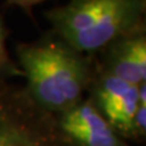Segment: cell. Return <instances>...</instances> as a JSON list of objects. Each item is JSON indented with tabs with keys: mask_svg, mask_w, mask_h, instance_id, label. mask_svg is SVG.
<instances>
[{
	"mask_svg": "<svg viewBox=\"0 0 146 146\" xmlns=\"http://www.w3.org/2000/svg\"><path fill=\"white\" fill-rule=\"evenodd\" d=\"M23 88L39 108L56 116L82 101L94 73V57L48 31L15 46Z\"/></svg>",
	"mask_w": 146,
	"mask_h": 146,
	"instance_id": "obj_1",
	"label": "cell"
},
{
	"mask_svg": "<svg viewBox=\"0 0 146 146\" xmlns=\"http://www.w3.org/2000/svg\"><path fill=\"white\" fill-rule=\"evenodd\" d=\"M45 17L51 32L94 55L119 38L146 32V0H68Z\"/></svg>",
	"mask_w": 146,
	"mask_h": 146,
	"instance_id": "obj_2",
	"label": "cell"
},
{
	"mask_svg": "<svg viewBox=\"0 0 146 146\" xmlns=\"http://www.w3.org/2000/svg\"><path fill=\"white\" fill-rule=\"evenodd\" d=\"M0 146H71L56 118L39 108L23 85L0 78Z\"/></svg>",
	"mask_w": 146,
	"mask_h": 146,
	"instance_id": "obj_3",
	"label": "cell"
},
{
	"mask_svg": "<svg viewBox=\"0 0 146 146\" xmlns=\"http://www.w3.org/2000/svg\"><path fill=\"white\" fill-rule=\"evenodd\" d=\"M86 96L116 133L129 143L139 105V85L100 71L94 62V73Z\"/></svg>",
	"mask_w": 146,
	"mask_h": 146,
	"instance_id": "obj_4",
	"label": "cell"
},
{
	"mask_svg": "<svg viewBox=\"0 0 146 146\" xmlns=\"http://www.w3.org/2000/svg\"><path fill=\"white\" fill-rule=\"evenodd\" d=\"M55 118L71 146H123L127 143L108 124L88 96Z\"/></svg>",
	"mask_w": 146,
	"mask_h": 146,
	"instance_id": "obj_5",
	"label": "cell"
},
{
	"mask_svg": "<svg viewBox=\"0 0 146 146\" xmlns=\"http://www.w3.org/2000/svg\"><path fill=\"white\" fill-rule=\"evenodd\" d=\"M93 57L100 71L134 85L146 83V32L117 39Z\"/></svg>",
	"mask_w": 146,
	"mask_h": 146,
	"instance_id": "obj_6",
	"label": "cell"
},
{
	"mask_svg": "<svg viewBox=\"0 0 146 146\" xmlns=\"http://www.w3.org/2000/svg\"><path fill=\"white\" fill-rule=\"evenodd\" d=\"M7 32L3 17L0 15V78L15 79L22 78V72L17 66L16 60L12 58L11 54L6 48Z\"/></svg>",
	"mask_w": 146,
	"mask_h": 146,
	"instance_id": "obj_7",
	"label": "cell"
},
{
	"mask_svg": "<svg viewBox=\"0 0 146 146\" xmlns=\"http://www.w3.org/2000/svg\"><path fill=\"white\" fill-rule=\"evenodd\" d=\"M7 4L13 6H17L22 9L23 11L27 12V15L32 17V11H33V7H35L36 5H39L40 3L45 1V0H6Z\"/></svg>",
	"mask_w": 146,
	"mask_h": 146,
	"instance_id": "obj_8",
	"label": "cell"
},
{
	"mask_svg": "<svg viewBox=\"0 0 146 146\" xmlns=\"http://www.w3.org/2000/svg\"><path fill=\"white\" fill-rule=\"evenodd\" d=\"M123 146H131V145H130L129 143H125V144H124V145H123Z\"/></svg>",
	"mask_w": 146,
	"mask_h": 146,
	"instance_id": "obj_9",
	"label": "cell"
}]
</instances>
